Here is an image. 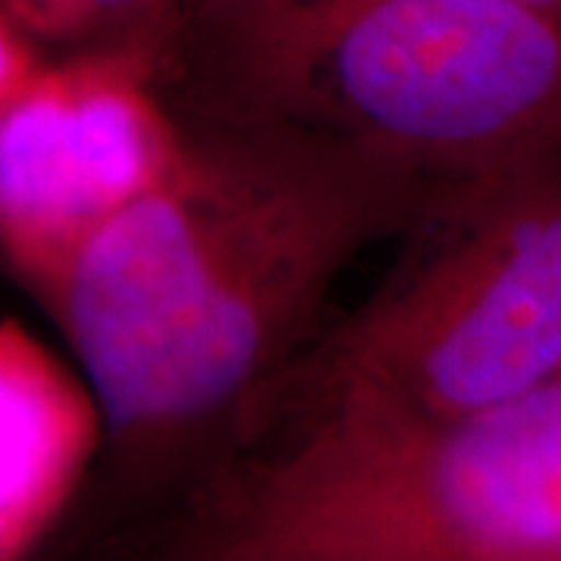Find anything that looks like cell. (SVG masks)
Instances as JSON below:
<instances>
[{"label":"cell","mask_w":561,"mask_h":561,"mask_svg":"<svg viewBox=\"0 0 561 561\" xmlns=\"http://www.w3.org/2000/svg\"><path fill=\"white\" fill-rule=\"evenodd\" d=\"M179 122L169 179L35 297L101 409L79 496L101 537H150L238 459L321 334L334 280L365 247L402 234L431 194L393 165L284 128Z\"/></svg>","instance_id":"obj_1"},{"label":"cell","mask_w":561,"mask_h":561,"mask_svg":"<svg viewBox=\"0 0 561 561\" xmlns=\"http://www.w3.org/2000/svg\"><path fill=\"white\" fill-rule=\"evenodd\" d=\"M181 119L324 140L431 191L561 135V22L515 0H187L157 44Z\"/></svg>","instance_id":"obj_2"},{"label":"cell","mask_w":561,"mask_h":561,"mask_svg":"<svg viewBox=\"0 0 561 561\" xmlns=\"http://www.w3.org/2000/svg\"><path fill=\"white\" fill-rule=\"evenodd\" d=\"M147 546L197 561H561V371L456 419L265 437Z\"/></svg>","instance_id":"obj_3"},{"label":"cell","mask_w":561,"mask_h":561,"mask_svg":"<svg viewBox=\"0 0 561 561\" xmlns=\"http://www.w3.org/2000/svg\"><path fill=\"white\" fill-rule=\"evenodd\" d=\"M397 241L247 446L312 424L456 419L561 371V135L434 187Z\"/></svg>","instance_id":"obj_4"},{"label":"cell","mask_w":561,"mask_h":561,"mask_svg":"<svg viewBox=\"0 0 561 561\" xmlns=\"http://www.w3.org/2000/svg\"><path fill=\"white\" fill-rule=\"evenodd\" d=\"M160 32L47 54L0 101V262L35 297L179 162L184 128L153 79Z\"/></svg>","instance_id":"obj_5"},{"label":"cell","mask_w":561,"mask_h":561,"mask_svg":"<svg viewBox=\"0 0 561 561\" xmlns=\"http://www.w3.org/2000/svg\"><path fill=\"white\" fill-rule=\"evenodd\" d=\"M98 400L16 319H0V561L38 549L76 508L98 461Z\"/></svg>","instance_id":"obj_6"},{"label":"cell","mask_w":561,"mask_h":561,"mask_svg":"<svg viewBox=\"0 0 561 561\" xmlns=\"http://www.w3.org/2000/svg\"><path fill=\"white\" fill-rule=\"evenodd\" d=\"M187 0H0L47 54L162 25Z\"/></svg>","instance_id":"obj_7"},{"label":"cell","mask_w":561,"mask_h":561,"mask_svg":"<svg viewBox=\"0 0 561 561\" xmlns=\"http://www.w3.org/2000/svg\"><path fill=\"white\" fill-rule=\"evenodd\" d=\"M44 57L47 50L0 7V101L13 88H20L44 62Z\"/></svg>","instance_id":"obj_8"},{"label":"cell","mask_w":561,"mask_h":561,"mask_svg":"<svg viewBox=\"0 0 561 561\" xmlns=\"http://www.w3.org/2000/svg\"><path fill=\"white\" fill-rule=\"evenodd\" d=\"M515 3L530 7V10H537V13H542V16L561 22V0H515Z\"/></svg>","instance_id":"obj_9"}]
</instances>
